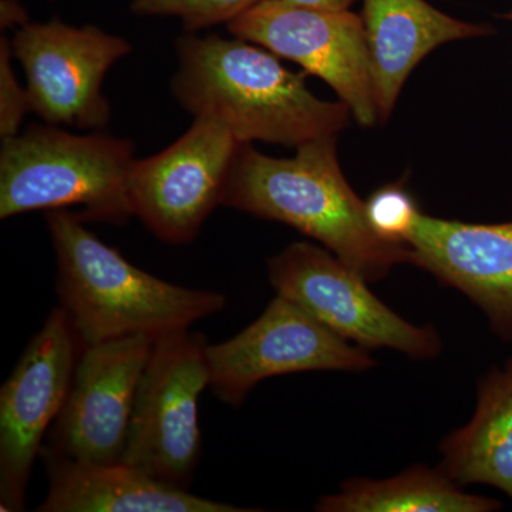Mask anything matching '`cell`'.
<instances>
[{
	"mask_svg": "<svg viewBox=\"0 0 512 512\" xmlns=\"http://www.w3.org/2000/svg\"><path fill=\"white\" fill-rule=\"evenodd\" d=\"M154 342L151 336L134 335L83 349L47 447L73 460L121 461Z\"/></svg>",
	"mask_w": 512,
	"mask_h": 512,
	"instance_id": "12",
	"label": "cell"
},
{
	"mask_svg": "<svg viewBox=\"0 0 512 512\" xmlns=\"http://www.w3.org/2000/svg\"><path fill=\"white\" fill-rule=\"evenodd\" d=\"M175 99L194 117L220 120L241 143L299 147L338 136L348 127L343 101L319 99L306 86V73H293L281 57L241 37L198 36L175 42Z\"/></svg>",
	"mask_w": 512,
	"mask_h": 512,
	"instance_id": "1",
	"label": "cell"
},
{
	"mask_svg": "<svg viewBox=\"0 0 512 512\" xmlns=\"http://www.w3.org/2000/svg\"><path fill=\"white\" fill-rule=\"evenodd\" d=\"M134 144L101 131L77 136L32 124L3 138L0 150V218L33 211L83 208V221L123 224L133 217L128 178Z\"/></svg>",
	"mask_w": 512,
	"mask_h": 512,
	"instance_id": "4",
	"label": "cell"
},
{
	"mask_svg": "<svg viewBox=\"0 0 512 512\" xmlns=\"http://www.w3.org/2000/svg\"><path fill=\"white\" fill-rule=\"evenodd\" d=\"M46 220L56 252L60 308L83 349L126 336L161 338L227 305L220 292L183 288L141 271L73 212L47 211Z\"/></svg>",
	"mask_w": 512,
	"mask_h": 512,
	"instance_id": "3",
	"label": "cell"
},
{
	"mask_svg": "<svg viewBox=\"0 0 512 512\" xmlns=\"http://www.w3.org/2000/svg\"><path fill=\"white\" fill-rule=\"evenodd\" d=\"M302 8L323 10H348L355 0H282Z\"/></svg>",
	"mask_w": 512,
	"mask_h": 512,
	"instance_id": "22",
	"label": "cell"
},
{
	"mask_svg": "<svg viewBox=\"0 0 512 512\" xmlns=\"http://www.w3.org/2000/svg\"><path fill=\"white\" fill-rule=\"evenodd\" d=\"M12 45L8 37L0 39V137L19 134L20 124L30 111L26 87L20 86L12 66Z\"/></svg>",
	"mask_w": 512,
	"mask_h": 512,
	"instance_id": "20",
	"label": "cell"
},
{
	"mask_svg": "<svg viewBox=\"0 0 512 512\" xmlns=\"http://www.w3.org/2000/svg\"><path fill=\"white\" fill-rule=\"evenodd\" d=\"M262 0H133L131 12L137 16H174L185 32L195 33L220 23L232 22Z\"/></svg>",
	"mask_w": 512,
	"mask_h": 512,
	"instance_id": "18",
	"label": "cell"
},
{
	"mask_svg": "<svg viewBox=\"0 0 512 512\" xmlns=\"http://www.w3.org/2000/svg\"><path fill=\"white\" fill-rule=\"evenodd\" d=\"M439 467L460 487L490 485L512 501V359L480 380L476 412L440 444Z\"/></svg>",
	"mask_w": 512,
	"mask_h": 512,
	"instance_id": "16",
	"label": "cell"
},
{
	"mask_svg": "<svg viewBox=\"0 0 512 512\" xmlns=\"http://www.w3.org/2000/svg\"><path fill=\"white\" fill-rule=\"evenodd\" d=\"M500 501L464 493L439 466H414L387 480L353 478L320 498V512H491Z\"/></svg>",
	"mask_w": 512,
	"mask_h": 512,
	"instance_id": "17",
	"label": "cell"
},
{
	"mask_svg": "<svg viewBox=\"0 0 512 512\" xmlns=\"http://www.w3.org/2000/svg\"><path fill=\"white\" fill-rule=\"evenodd\" d=\"M407 245L414 266L466 295L494 335L512 342V221L471 224L420 212Z\"/></svg>",
	"mask_w": 512,
	"mask_h": 512,
	"instance_id": "13",
	"label": "cell"
},
{
	"mask_svg": "<svg viewBox=\"0 0 512 512\" xmlns=\"http://www.w3.org/2000/svg\"><path fill=\"white\" fill-rule=\"evenodd\" d=\"M222 205L298 229L369 284L397 265L414 264L409 245L379 237L367 220L366 201L340 167L338 136L302 144L292 158L265 156L252 143L242 144Z\"/></svg>",
	"mask_w": 512,
	"mask_h": 512,
	"instance_id": "2",
	"label": "cell"
},
{
	"mask_svg": "<svg viewBox=\"0 0 512 512\" xmlns=\"http://www.w3.org/2000/svg\"><path fill=\"white\" fill-rule=\"evenodd\" d=\"M504 19H507V20H511L512 22V9L510 10V12L508 13H505V15L503 16Z\"/></svg>",
	"mask_w": 512,
	"mask_h": 512,
	"instance_id": "23",
	"label": "cell"
},
{
	"mask_svg": "<svg viewBox=\"0 0 512 512\" xmlns=\"http://www.w3.org/2000/svg\"><path fill=\"white\" fill-rule=\"evenodd\" d=\"M232 36L265 47L329 84L360 126L379 121L362 16L262 0L228 23Z\"/></svg>",
	"mask_w": 512,
	"mask_h": 512,
	"instance_id": "9",
	"label": "cell"
},
{
	"mask_svg": "<svg viewBox=\"0 0 512 512\" xmlns=\"http://www.w3.org/2000/svg\"><path fill=\"white\" fill-rule=\"evenodd\" d=\"M417 202L402 184L379 188L366 201V214L379 237L407 245L420 215Z\"/></svg>",
	"mask_w": 512,
	"mask_h": 512,
	"instance_id": "19",
	"label": "cell"
},
{
	"mask_svg": "<svg viewBox=\"0 0 512 512\" xmlns=\"http://www.w3.org/2000/svg\"><path fill=\"white\" fill-rule=\"evenodd\" d=\"M80 345L62 308L47 316L0 390V510L23 511L42 440L62 412Z\"/></svg>",
	"mask_w": 512,
	"mask_h": 512,
	"instance_id": "11",
	"label": "cell"
},
{
	"mask_svg": "<svg viewBox=\"0 0 512 512\" xmlns=\"http://www.w3.org/2000/svg\"><path fill=\"white\" fill-rule=\"evenodd\" d=\"M49 476V493L40 512H249L191 494L187 488L164 483L133 466L93 463L60 456L42 447Z\"/></svg>",
	"mask_w": 512,
	"mask_h": 512,
	"instance_id": "15",
	"label": "cell"
},
{
	"mask_svg": "<svg viewBox=\"0 0 512 512\" xmlns=\"http://www.w3.org/2000/svg\"><path fill=\"white\" fill-rule=\"evenodd\" d=\"M10 45L25 70L30 111L52 126L107 127L110 103L101 86L113 64L133 50L126 39L53 19L16 29Z\"/></svg>",
	"mask_w": 512,
	"mask_h": 512,
	"instance_id": "8",
	"label": "cell"
},
{
	"mask_svg": "<svg viewBox=\"0 0 512 512\" xmlns=\"http://www.w3.org/2000/svg\"><path fill=\"white\" fill-rule=\"evenodd\" d=\"M210 387L218 399L241 406L256 384L303 372H366L375 367L366 349L340 338L284 296L237 336L207 346Z\"/></svg>",
	"mask_w": 512,
	"mask_h": 512,
	"instance_id": "10",
	"label": "cell"
},
{
	"mask_svg": "<svg viewBox=\"0 0 512 512\" xmlns=\"http://www.w3.org/2000/svg\"><path fill=\"white\" fill-rule=\"evenodd\" d=\"M29 15L19 0H0V26L2 29H20L28 25Z\"/></svg>",
	"mask_w": 512,
	"mask_h": 512,
	"instance_id": "21",
	"label": "cell"
},
{
	"mask_svg": "<svg viewBox=\"0 0 512 512\" xmlns=\"http://www.w3.org/2000/svg\"><path fill=\"white\" fill-rule=\"evenodd\" d=\"M268 276L278 295L360 348L396 350L416 360L434 359L443 350L436 328L397 315L329 249L295 242L268 259Z\"/></svg>",
	"mask_w": 512,
	"mask_h": 512,
	"instance_id": "6",
	"label": "cell"
},
{
	"mask_svg": "<svg viewBox=\"0 0 512 512\" xmlns=\"http://www.w3.org/2000/svg\"><path fill=\"white\" fill-rule=\"evenodd\" d=\"M207 340L188 329L157 338L138 383L121 461L187 488L201 457L198 400L210 386Z\"/></svg>",
	"mask_w": 512,
	"mask_h": 512,
	"instance_id": "5",
	"label": "cell"
},
{
	"mask_svg": "<svg viewBox=\"0 0 512 512\" xmlns=\"http://www.w3.org/2000/svg\"><path fill=\"white\" fill-rule=\"evenodd\" d=\"M242 144L220 120L195 117L170 147L134 161L128 178L133 217L165 244H190L222 205Z\"/></svg>",
	"mask_w": 512,
	"mask_h": 512,
	"instance_id": "7",
	"label": "cell"
},
{
	"mask_svg": "<svg viewBox=\"0 0 512 512\" xmlns=\"http://www.w3.org/2000/svg\"><path fill=\"white\" fill-rule=\"evenodd\" d=\"M360 16L382 123L392 116L404 84L424 57L446 43L495 33L490 25L453 18L426 0H363Z\"/></svg>",
	"mask_w": 512,
	"mask_h": 512,
	"instance_id": "14",
	"label": "cell"
}]
</instances>
